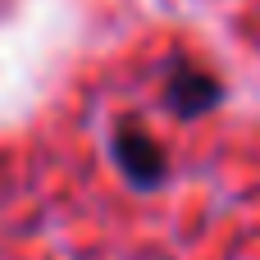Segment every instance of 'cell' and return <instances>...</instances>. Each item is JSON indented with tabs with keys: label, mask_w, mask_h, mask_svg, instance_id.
I'll return each instance as SVG.
<instances>
[{
	"label": "cell",
	"mask_w": 260,
	"mask_h": 260,
	"mask_svg": "<svg viewBox=\"0 0 260 260\" xmlns=\"http://www.w3.org/2000/svg\"><path fill=\"white\" fill-rule=\"evenodd\" d=\"M114 160H119V169H123L137 187H160L165 174H169L160 142H155L146 128H137L133 119L114 128Z\"/></svg>",
	"instance_id": "6da1fadb"
},
{
	"label": "cell",
	"mask_w": 260,
	"mask_h": 260,
	"mask_svg": "<svg viewBox=\"0 0 260 260\" xmlns=\"http://www.w3.org/2000/svg\"><path fill=\"white\" fill-rule=\"evenodd\" d=\"M165 105L178 119H197V114L219 105V82L206 69H197V64H174V73L165 82Z\"/></svg>",
	"instance_id": "7a4b0ae2"
}]
</instances>
